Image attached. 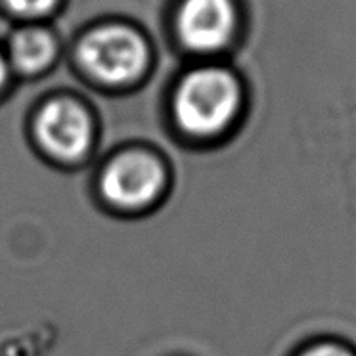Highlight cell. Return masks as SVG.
Returning a JSON list of instances; mask_svg holds the SVG:
<instances>
[{
	"instance_id": "1",
	"label": "cell",
	"mask_w": 356,
	"mask_h": 356,
	"mask_svg": "<svg viewBox=\"0 0 356 356\" xmlns=\"http://www.w3.org/2000/svg\"><path fill=\"white\" fill-rule=\"evenodd\" d=\"M245 106L241 77L220 63H205L180 79L172 111L180 129L200 138L225 134Z\"/></svg>"
},
{
	"instance_id": "2",
	"label": "cell",
	"mask_w": 356,
	"mask_h": 356,
	"mask_svg": "<svg viewBox=\"0 0 356 356\" xmlns=\"http://www.w3.org/2000/svg\"><path fill=\"white\" fill-rule=\"evenodd\" d=\"M146 37L129 24L108 22L90 27L77 44L81 67L104 86H127L149 65Z\"/></svg>"
},
{
	"instance_id": "3",
	"label": "cell",
	"mask_w": 356,
	"mask_h": 356,
	"mask_svg": "<svg viewBox=\"0 0 356 356\" xmlns=\"http://www.w3.org/2000/svg\"><path fill=\"white\" fill-rule=\"evenodd\" d=\"M175 33L188 52L203 58L225 54L243 31L241 0H178Z\"/></svg>"
},
{
	"instance_id": "4",
	"label": "cell",
	"mask_w": 356,
	"mask_h": 356,
	"mask_svg": "<svg viewBox=\"0 0 356 356\" xmlns=\"http://www.w3.org/2000/svg\"><path fill=\"white\" fill-rule=\"evenodd\" d=\"M165 169L155 155L129 149L115 155L102 172L100 188L111 205L123 211L144 209L165 188Z\"/></svg>"
},
{
	"instance_id": "5",
	"label": "cell",
	"mask_w": 356,
	"mask_h": 356,
	"mask_svg": "<svg viewBox=\"0 0 356 356\" xmlns=\"http://www.w3.org/2000/svg\"><path fill=\"white\" fill-rule=\"evenodd\" d=\"M35 132L40 146L62 161H75L90 149L92 119L83 104L70 98L50 100L40 109Z\"/></svg>"
},
{
	"instance_id": "6",
	"label": "cell",
	"mask_w": 356,
	"mask_h": 356,
	"mask_svg": "<svg viewBox=\"0 0 356 356\" xmlns=\"http://www.w3.org/2000/svg\"><path fill=\"white\" fill-rule=\"evenodd\" d=\"M60 42L52 29L40 24H25L10 35L4 56L10 70L25 77L47 73L58 60Z\"/></svg>"
},
{
	"instance_id": "7",
	"label": "cell",
	"mask_w": 356,
	"mask_h": 356,
	"mask_svg": "<svg viewBox=\"0 0 356 356\" xmlns=\"http://www.w3.org/2000/svg\"><path fill=\"white\" fill-rule=\"evenodd\" d=\"M63 0H0V8L10 16L25 19L27 24H39L60 10Z\"/></svg>"
},
{
	"instance_id": "8",
	"label": "cell",
	"mask_w": 356,
	"mask_h": 356,
	"mask_svg": "<svg viewBox=\"0 0 356 356\" xmlns=\"http://www.w3.org/2000/svg\"><path fill=\"white\" fill-rule=\"evenodd\" d=\"M293 356H356V347L335 337H318L297 348Z\"/></svg>"
},
{
	"instance_id": "9",
	"label": "cell",
	"mask_w": 356,
	"mask_h": 356,
	"mask_svg": "<svg viewBox=\"0 0 356 356\" xmlns=\"http://www.w3.org/2000/svg\"><path fill=\"white\" fill-rule=\"evenodd\" d=\"M8 75H10L8 62H6V56H4V50L0 48V88L6 85V81H8Z\"/></svg>"
}]
</instances>
